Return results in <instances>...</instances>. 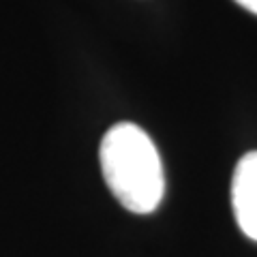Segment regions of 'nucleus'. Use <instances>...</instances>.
<instances>
[{
	"mask_svg": "<svg viewBox=\"0 0 257 257\" xmlns=\"http://www.w3.org/2000/svg\"><path fill=\"white\" fill-rule=\"evenodd\" d=\"M101 172L120 204L133 214L155 212L165 195V174L148 133L133 122H118L103 135Z\"/></svg>",
	"mask_w": 257,
	"mask_h": 257,
	"instance_id": "nucleus-1",
	"label": "nucleus"
},
{
	"mask_svg": "<svg viewBox=\"0 0 257 257\" xmlns=\"http://www.w3.org/2000/svg\"><path fill=\"white\" fill-rule=\"evenodd\" d=\"M231 208L242 234L257 240V152H246L238 161L231 178Z\"/></svg>",
	"mask_w": 257,
	"mask_h": 257,
	"instance_id": "nucleus-2",
	"label": "nucleus"
},
{
	"mask_svg": "<svg viewBox=\"0 0 257 257\" xmlns=\"http://www.w3.org/2000/svg\"><path fill=\"white\" fill-rule=\"evenodd\" d=\"M234 3H238L242 9H246V11H251V13L257 15V0H234Z\"/></svg>",
	"mask_w": 257,
	"mask_h": 257,
	"instance_id": "nucleus-3",
	"label": "nucleus"
}]
</instances>
